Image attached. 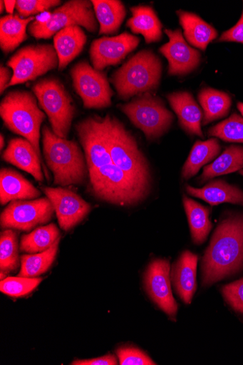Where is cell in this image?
Wrapping results in <instances>:
<instances>
[{
    "label": "cell",
    "instance_id": "27",
    "mask_svg": "<svg viewBox=\"0 0 243 365\" xmlns=\"http://www.w3.org/2000/svg\"><path fill=\"white\" fill-rule=\"evenodd\" d=\"M34 17L21 18L19 14L8 15L0 20V47L5 53L16 49L28 39L26 29Z\"/></svg>",
    "mask_w": 243,
    "mask_h": 365
},
{
    "label": "cell",
    "instance_id": "9",
    "mask_svg": "<svg viewBox=\"0 0 243 365\" xmlns=\"http://www.w3.org/2000/svg\"><path fill=\"white\" fill-rule=\"evenodd\" d=\"M120 108L131 123L144 132L149 140L162 136L175 120L160 99L150 93L137 96Z\"/></svg>",
    "mask_w": 243,
    "mask_h": 365
},
{
    "label": "cell",
    "instance_id": "13",
    "mask_svg": "<svg viewBox=\"0 0 243 365\" xmlns=\"http://www.w3.org/2000/svg\"><path fill=\"white\" fill-rule=\"evenodd\" d=\"M84 149L88 171L113 163L104 132L102 118H89L76 125Z\"/></svg>",
    "mask_w": 243,
    "mask_h": 365
},
{
    "label": "cell",
    "instance_id": "22",
    "mask_svg": "<svg viewBox=\"0 0 243 365\" xmlns=\"http://www.w3.org/2000/svg\"><path fill=\"white\" fill-rule=\"evenodd\" d=\"M58 57V69L63 71L83 51L87 36L81 26H68L59 31L53 38Z\"/></svg>",
    "mask_w": 243,
    "mask_h": 365
},
{
    "label": "cell",
    "instance_id": "40",
    "mask_svg": "<svg viewBox=\"0 0 243 365\" xmlns=\"http://www.w3.org/2000/svg\"><path fill=\"white\" fill-rule=\"evenodd\" d=\"M218 42H234L243 44V11L234 26L224 31Z\"/></svg>",
    "mask_w": 243,
    "mask_h": 365
},
{
    "label": "cell",
    "instance_id": "4",
    "mask_svg": "<svg viewBox=\"0 0 243 365\" xmlns=\"http://www.w3.org/2000/svg\"><path fill=\"white\" fill-rule=\"evenodd\" d=\"M37 97L26 91L9 93L0 105V115L6 127L31 143L41 159V127L46 119Z\"/></svg>",
    "mask_w": 243,
    "mask_h": 365
},
{
    "label": "cell",
    "instance_id": "39",
    "mask_svg": "<svg viewBox=\"0 0 243 365\" xmlns=\"http://www.w3.org/2000/svg\"><path fill=\"white\" fill-rule=\"evenodd\" d=\"M225 302L236 312L243 314V278L222 289Z\"/></svg>",
    "mask_w": 243,
    "mask_h": 365
},
{
    "label": "cell",
    "instance_id": "16",
    "mask_svg": "<svg viewBox=\"0 0 243 365\" xmlns=\"http://www.w3.org/2000/svg\"><path fill=\"white\" fill-rule=\"evenodd\" d=\"M140 38L128 32L113 37H103L92 43L90 54L93 68L102 71L109 66L117 65L140 45Z\"/></svg>",
    "mask_w": 243,
    "mask_h": 365
},
{
    "label": "cell",
    "instance_id": "38",
    "mask_svg": "<svg viewBox=\"0 0 243 365\" xmlns=\"http://www.w3.org/2000/svg\"><path fill=\"white\" fill-rule=\"evenodd\" d=\"M117 356L121 365H155L154 361L140 349L124 346L117 350Z\"/></svg>",
    "mask_w": 243,
    "mask_h": 365
},
{
    "label": "cell",
    "instance_id": "45",
    "mask_svg": "<svg viewBox=\"0 0 243 365\" xmlns=\"http://www.w3.org/2000/svg\"><path fill=\"white\" fill-rule=\"evenodd\" d=\"M237 108H238L239 111L241 113V114L243 116V103H237Z\"/></svg>",
    "mask_w": 243,
    "mask_h": 365
},
{
    "label": "cell",
    "instance_id": "32",
    "mask_svg": "<svg viewBox=\"0 0 243 365\" xmlns=\"http://www.w3.org/2000/svg\"><path fill=\"white\" fill-rule=\"evenodd\" d=\"M60 238V231L54 223L41 227L24 235L21 240L20 250L31 254H38L50 249Z\"/></svg>",
    "mask_w": 243,
    "mask_h": 365
},
{
    "label": "cell",
    "instance_id": "42",
    "mask_svg": "<svg viewBox=\"0 0 243 365\" xmlns=\"http://www.w3.org/2000/svg\"><path fill=\"white\" fill-rule=\"evenodd\" d=\"M13 77V74L8 68L1 65L0 66V93L1 94L8 88Z\"/></svg>",
    "mask_w": 243,
    "mask_h": 365
},
{
    "label": "cell",
    "instance_id": "23",
    "mask_svg": "<svg viewBox=\"0 0 243 365\" xmlns=\"http://www.w3.org/2000/svg\"><path fill=\"white\" fill-rule=\"evenodd\" d=\"M41 192L21 175L10 169L0 172V202H9L36 198Z\"/></svg>",
    "mask_w": 243,
    "mask_h": 365
},
{
    "label": "cell",
    "instance_id": "25",
    "mask_svg": "<svg viewBox=\"0 0 243 365\" xmlns=\"http://www.w3.org/2000/svg\"><path fill=\"white\" fill-rule=\"evenodd\" d=\"M132 17L127 26L135 33L141 34L147 43L160 41L162 38V25L152 8L137 6L130 9Z\"/></svg>",
    "mask_w": 243,
    "mask_h": 365
},
{
    "label": "cell",
    "instance_id": "12",
    "mask_svg": "<svg viewBox=\"0 0 243 365\" xmlns=\"http://www.w3.org/2000/svg\"><path fill=\"white\" fill-rule=\"evenodd\" d=\"M54 212L48 197L33 201H14L1 214V227L28 232L48 222Z\"/></svg>",
    "mask_w": 243,
    "mask_h": 365
},
{
    "label": "cell",
    "instance_id": "31",
    "mask_svg": "<svg viewBox=\"0 0 243 365\" xmlns=\"http://www.w3.org/2000/svg\"><path fill=\"white\" fill-rule=\"evenodd\" d=\"M243 170V147L232 145L227 148L212 163L206 165L199 178L205 182L214 178Z\"/></svg>",
    "mask_w": 243,
    "mask_h": 365
},
{
    "label": "cell",
    "instance_id": "3",
    "mask_svg": "<svg viewBox=\"0 0 243 365\" xmlns=\"http://www.w3.org/2000/svg\"><path fill=\"white\" fill-rule=\"evenodd\" d=\"M43 153L54 176V184L81 185L86 177L84 155L74 140L58 137L47 125L43 128Z\"/></svg>",
    "mask_w": 243,
    "mask_h": 365
},
{
    "label": "cell",
    "instance_id": "5",
    "mask_svg": "<svg viewBox=\"0 0 243 365\" xmlns=\"http://www.w3.org/2000/svg\"><path fill=\"white\" fill-rule=\"evenodd\" d=\"M90 185L100 200L122 207H132L145 201L150 190L135 182L114 163L90 171Z\"/></svg>",
    "mask_w": 243,
    "mask_h": 365
},
{
    "label": "cell",
    "instance_id": "30",
    "mask_svg": "<svg viewBox=\"0 0 243 365\" xmlns=\"http://www.w3.org/2000/svg\"><path fill=\"white\" fill-rule=\"evenodd\" d=\"M221 150L219 142L215 138L205 142L197 141L184 165L182 178L188 180L195 177L205 165L219 156Z\"/></svg>",
    "mask_w": 243,
    "mask_h": 365
},
{
    "label": "cell",
    "instance_id": "14",
    "mask_svg": "<svg viewBox=\"0 0 243 365\" xmlns=\"http://www.w3.org/2000/svg\"><path fill=\"white\" fill-rule=\"evenodd\" d=\"M170 265L167 259L152 260L145 275L146 290L151 299L167 316L175 319L178 304L170 287Z\"/></svg>",
    "mask_w": 243,
    "mask_h": 365
},
{
    "label": "cell",
    "instance_id": "34",
    "mask_svg": "<svg viewBox=\"0 0 243 365\" xmlns=\"http://www.w3.org/2000/svg\"><path fill=\"white\" fill-rule=\"evenodd\" d=\"M19 265L18 236L12 229L2 232L0 237V270L1 280L15 272Z\"/></svg>",
    "mask_w": 243,
    "mask_h": 365
},
{
    "label": "cell",
    "instance_id": "7",
    "mask_svg": "<svg viewBox=\"0 0 243 365\" xmlns=\"http://www.w3.org/2000/svg\"><path fill=\"white\" fill-rule=\"evenodd\" d=\"M41 108L48 116L55 134L66 139L75 115L73 98L56 78L43 79L32 87Z\"/></svg>",
    "mask_w": 243,
    "mask_h": 365
},
{
    "label": "cell",
    "instance_id": "29",
    "mask_svg": "<svg viewBox=\"0 0 243 365\" xmlns=\"http://www.w3.org/2000/svg\"><path fill=\"white\" fill-rule=\"evenodd\" d=\"M198 101L204 113L203 125L226 117L232 106V98L229 94L210 88L200 91Z\"/></svg>",
    "mask_w": 243,
    "mask_h": 365
},
{
    "label": "cell",
    "instance_id": "43",
    "mask_svg": "<svg viewBox=\"0 0 243 365\" xmlns=\"http://www.w3.org/2000/svg\"><path fill=\"white\" fill-rule=\"evenodd\" d=\"M17 1H11V0H5L4 4L6 12L9 15H14V9L16 8Z\"/></svg>",
    "mask_w": 243,
    "mask_h": 365
},
{
    "label": "cell",
    "instance_id": "2",
    "mask_svg": "<svg viewBox=\"0 0 243 365\" xmlns=\"http://www.w3.org/2000/svg\"><path fill=\"white\" fill-rule=\"evenodd\" d=\"M102 121L113 163L133 180L150 190L149 163L131 133L118 118L110 115Z\"/></svg>",
    "mask_w": 243,
    "mask_h": 365
},
{
    "label": "cell",
    "instance_id": "20",
    "mask_svg": "<svg viewBox=\"0 0 243 365\" xmlns=\"http://www.w3.org/2000/svg\"><path fill=\"white\" fill-rule=\"evenodd\" d=\"M167 101L177 115L180 125L190 135L203 138L201 128L202 113L189 92H175L167 96Z\"/></svg>",
    "mask_w": 243,
    "mask_h": 365
},
{
    "label": "cell",
    "instance_id": "21",
    "mask_svg": "<svg viewBox=\"0 0 243 365\" xmlns=\"http://www.w3.org/2000/svg\"><path fill=\"white\" fill-rule=\"evenodd\" d=\"M185 189L190 195L202 199L212 207L223 203L243 206V191L222 180H213L202 188L187 185Z\"/></svg>",
    "mask_w": 243,
    "mask_h": 365
},
{
    "label": "cell",
    "instance_id": "26",
    "mask_svg": "<svg viewBox=\"0 0 243 365\" xmlns=\"http://www.w3.org/2000/svg\"><path fill=\"white\" fill-rule=\"evenodd\" d=\"M95 17L99 23V35H113L123 24L126 10L118 0H92Z\"/></svg>",
    "mask_w": 243,
    "mask_h": 365
},
{
    "label": "cell",
    "instance_id": "36",
    "mask_svg": "<svg viewBox=\"0 0 243 365\" xmlns=\"http://www.w3.org/2000/svg\"><path fill=\"white\" fill-rule=\"evenodd\" d=\"M43 278L7 277L0 282V291L4 294L19 297L29 294L42 282Z\"/></svg>",
    "mask_w": 243,
    "mask_h": 365
},
{
    "label": "cell",
    "instance_id": "33",
    "mask_svg": "<svg viewBox=\"0 0 243 365\" xmlns=\"http://www.w3.org/2000/svg\"><path fill=\"white\" fill-rule=\"evenodd\" d=\"M60 239L45 252L21 256V268L18 277L36 278L47 272L56 259Z\"/></svg>",
    "mask_w": 243,
    "mask_h": 365
},
{
    "label": "cell",
    "instance_id": "6",
    "mask_svg": "<svg viewBox=\"0 0 243 365\" xmlns=\"http://www.w3.org/2000/svg\"><path fill=\"white\" fill-rule=\"evenodd\" d=\"M162 63L150 50L136 53L112 76L119 96L128 99L155 90L162 76Z\"/></svg>",
    "mask_w": 243,
    "mask_h": 365
},
{
    "label": "cell",
    "instance_id": "28",
    "mask_svg": "<svg viewBox=\"0 0 243 365\" xmlns=\"http://www.w3.org/2000/svg\"><path fill=\"white\" fill-rule=\"evenodd\" d=\"M183 204L187 216L192 242L196 245H202L212 229L210 210L185 195Z\"/></svg>",
    "mask_w": 243,
    "mask_h": 365
},
{
    "label": "cell",
    "instance_id": "1",
    "mask_svg": "<svg viewBox=\"0 0 243 365\" xmlns=\"http://www.w3.org/2000/svg\"><path fill=\"white\" fill-rule=\"evenodd\" d=\"M243 269V214L224 219L217 226L201 261L203 287Z\"/></svg>",
    "mask_w": 243,
    "mask_h": 365
},
{
    "label": "cell",
    "instance_id": "46",
    "mask_svg": "<svg viewBox=\"0 0 243 365\" xmlns=\"http://www.w3.org/2000/svg\"><path fill=\"white\" fill-rule=\"evenodd\" d=\"M4 1H0V12H1V14H3L4 11Z\"/></svg>",
    "mask_w": 243,
    "mask_h": 365
},
{
    "label": "cell",
    "instance_id": "10",
    "mask_svg": "<svg viewBox=\"0 0 243 365\" xmlns=\"http://www.w3.org/2000/svg\"><path fill=\"white\" fill-rule=\"evenodd\" d=\"M58 57L50 44L31 45L22 48L8 61L13 77L8 88L33 81L58 68Z\"/></svg>",
    "mask_w": 243,
    "mask_h": 365
},
{
    "label": "cell",
    "instance_id": "37",
    "mask_svg": "<svg viewBox=\"0 0 243 365\" xmlns=\"http://www.w3.org/2000/svg\"><path fill=\"white\" fill-rule=\"evenodd\" d=\"M61 3L59 0H18L16 9L21 18L27 19L57 7Z\"/></svg>",
    "mask_w": 243,
    "mask_h": 365
},
{
    "label": "cell",
    "instance_id": "17",
    "mask_svg": "<svg viewBox=\"0 0 243 365\" xmlns=\"http://www.w3.org/2000/svg\"><path fill=\"white\" fill-rule=\"evenodd\" d=\"M165 32L169 41L160 48V52L168 61L169 75L182 76L196 69L200 61V53L188 45L182 31L165 29Z\"/></svg>",
    "mask_w": 243,
    "mask_h": 365
},
{
    "label": "cell",
    "instance_id": "41",
    "mask_svg": "<svg viewBox=\"0 0 243 365\" xmlns=\"http://www.w3.org/2000/svg\"><path fill=\"white\" fill-rule=\"evenodd\" d=\"M118 363L115 356L108 354L91 359H77L72 362L73 365H117Z\"/></svg>",
    "mask_w": 243,
    "mask_h": 365
},
{
    "label": "cell",
    "instance_id": "35",
    "mask_svg": "<svg viewBox=\"0 0 243 365\" xmlns=\"http://www.w3.org/2000/svg\"><path fill=\"white\" fill-rule=\"evenodd\" d=\"M207 135L227 143H243V118L234 113L208 130Z\"/></svg>",
    "mask_w": 243,
    "mask_h": 365
},
{
    "label": "cell",
    "instance_id": "11",
    "mask_svg": "<svg viewBox=\"0 0 243 365\" xmlns=\"http://www.w3.org/2000/svg\"><path fill=\"white\" fill-rule=\"evenodd\" d=\"M71 76L84 108L102 109L112 105L113 91L105 73L95 70L88 62L81 61L72 69Z\"/></svg>",
    "mask_w": 243,
    "mask_h": 365
},
{
    "label": "cell",
    "instance_id": "24",
    "mask_svg": "<svg viewBox=\"0 0 243 365\" xmlns=\"http://www.w3.org/2000/svg\"><path fill=\"white\" fill-rule=\"evenodd\" d=\"M177 14L185 36L194 47L204 51L218 37L217 31L197 15L183 11H177Z\"/></svg>",
    "mask_w": 243,
    "mask_h": 365
},
{
    "label": "cell",
    "instance_id": "8",
    "mask_svg": "<svg viewBox=\"0 0 243 365\" xmlns=\"http://www.w3.org/2000/svg\"><path fill=\"white\" fill-rule=\"evenodd\" d=\"M83 26L90 32L98 29L93 6L87 0H71L56 9L45 21L36 20L28 26L32 37L38 40L50 39L64 28Z\"/></svg>",
    "mask_w": 243,
    "mask_h": 365
},
{
    "label": "cell",
    "instance_id": "18",
    "mask_svg": "<svg viewBox=\"0 0 243 365\" xmlns=\"http://www.w3.org/2000/svg\"><path fill=\"white\" fill-rule=\"evenodd\" d=\"M198 257L186 250L172 264L170 280L177 295L186 304L190 305L197 290V267Z\"/></svg>",
    "mask_w": 243,
    "mask_h": 365
},
{
    "label": "cell",
    "instance_id": "47",
    "mask_svg": "<svg viewBox=\"0 0 243 365\" xmlns=\"http://www.w3.org/2000/svg\"><path fill=\"white\" fill-rule=\"evenodd\" d=\"M239 175H242L243 177V170H240L239 172Z\"/></svg>",
    "mask_w": 243,
    "mask_h": 365
},
{
    "label": "cell",
    "instance_id": "19",
    "mask_svg": "<svg viewBox=\"0 0 243 365\" xmlns=\"http://www.w3.org/2000/svg\"><path fill=\"white\" fill-rule=\"evenodd\" d=\"M3 158L16 168L28 173L34 179L43 182L41 159L37 151L27 140L15 138L9 142Z\"/></svg>",
    "mask_w": 243,
    "mask_h": 365
},
{
    "label": "cell",
    "instance_id": "15",
    "mask_svg": "<svg viewBox=\"0 0 243 365\" xmlns=\"http://www.w3.org/2000/svg\"><path fill=\"white\" fill-rule=\"evenodd\" d=\"M42 190L53 205L61 228L65 231L81 222L91 210V206L72 190L48 187Z\"/></svg>",
    "mask_w": 243,
    "mask_h": 365
},
{
    "label": "cell",
    "instance_id": "44",
    "mask_svg": "<svg viewBox=\"0 0 243 365\" xmlns=\"http://www.w3.org/2000/svg\"><path fill=\"white\" fill-rule=\"evenodd\" d=\"M4 145H5L4 137L3 135H1V136H0V149H1V150L4 148Z\"/></svg>",
    "mask_w": 243,
    "mask_h": 365
}]
</instances>
